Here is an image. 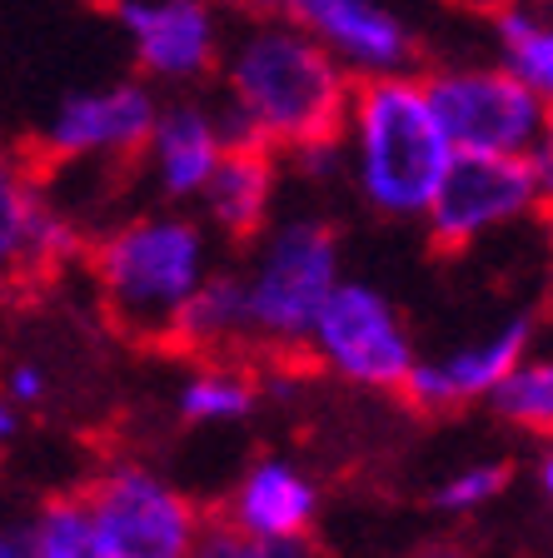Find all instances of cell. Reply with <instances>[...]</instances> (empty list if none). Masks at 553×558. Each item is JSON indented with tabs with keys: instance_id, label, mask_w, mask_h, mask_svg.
Here are the masks:
<instances>
[{
	"instance_id": "obj_1",
	"label": "cell",
	"mask_w": 553,
	"mask_h": 558,
	"mask_svg": "<svg viewBox=\"0 0 553 558\" xmlns=\"http://www.w3.org/2000/svg\"><path fill=\"white\" fill-rule=\"evenodd\" d=\"M225 105H215L230 140H254L275 155L335 140L354 95V75L329 50L275 11H254L219 56Z\"/></svg>"
},
{
	"instance_id": "obj_2",
	"label": "cell",
	"mask_w": 553,
	"mask_h": 558,
	"mask_svg": "<svg viewBox=\"0 0 553 558\" xmlns=\"http://www.w3.org/2000/svg\"><path fill=\"white\" fill-rule=\"evenodd\" d=\"M339 140L359 195L389 220H419L454 160L449 135L429 105L424 75L414 70L354 81Z\"/></svg>"
},
{
	"instance_id": "obj_3",
	"label": "cell",
	"mask_w": 553,
	"mask_h": 558,
	"mask_svg": "<svg viewBox=\"0 0 553 558\" xmlns=\"http://www.w3.org/2000/svg\"><path fill=\"white\" fill-rule=\"evenodd\" d=\"M91 279L120 335L170 349L180 310L209 279V240L190 215H135L91 244Z\"/></svg>"
},
{
	"instance_id": "obj_4",
	"label": "cell",
	"mask_w": 553,
	"mask_h": 558,
	"mask_svg": "<svg viewBox=\"0 0 553 558\" xmlns=\"http://www.w3.org/2000/svg\"><path fill=\"white\" fill-rule=\"evenodd\" d=\"M345 269L339 234L324 220H285L254 240V265L240 275L244 344L269 360H304V335Z\"/></svg>"
},
{
	"instance_id": "obj_5",
	"label": "cell",
	"mask_w": 553,
	"mask_h": 558,
	"mask_svg": "<svg viewBox=\"0 0 553 558\" xmlns=\"http://www.w3.org/2000/svg\"><path fill=\"white\" fill-rule=\"evenodd\" d=\"M304 360H314L345 384H359V389L399 395L419 364V349L404 329V314L374 284L339 279L304 335Z\"/></svg>"
},
{
	"instance_id": "obj_6",
	"label": "cell",
	"mask_w": 553,
	"mask_h": 558,
	"mask_svg": "<svg viewBox=\"0 0 553 558\" xmlns=\"http://www.w3.org/2000/svg\"><path fill=\"white\" fill-rule=\"evenodd\" d=\"M424 90L449 145L469 155H529L553 116L504 60L438 65L424 75Z\"/></svg>"
},
{
	"instance_id": "obj_7",
	"label": "cell",
	"mask_w": 553,
	"mask_h": 558,
	"mask_svg": "<svg viewBox=\"0 0 553 558\" xmlns=\"http://www.w3.org/2000/svg\"><path fill=\"white\" fill-rule=\"evenodd\" d=\"M100 558H190L205 513L165 474L116 459L81 488Z\"/></svg>"
},
{
	"instance_id": "obj_8",
	"label": "cell",
	"mask_w": 553,
	"mask_h": 558,
	"mask_svg": "<svg viewBox=\"0 0 553 558\" xmlns=\"http://www.w3.org/2000/svg\"><path fill=\"white\" fill-rule=\"evenodd\" d=\"M533 209H539V190H533L529 155L454 150L449 170H444V180H438L434 199L424 205L419 220H424L434 250L464 255L469 244H479L484 234L524 220Z\"/></svg>"
},
{
	"instance_id": "obj_9",
	"label": "cell",
	"mask_w": 553,
	"mask_h": 558,
	"mask_svg": "<svg viewBox=\"0 0 553 558\" xmlns=\"http://www.w3.org/2000/svg\"><path fill=\"white\" fill-rule=\"evenodd\" d=\"M155 90L145 81H116L100 90H75L56 105L35 140V165H135L155 125Z\"/></svg>"
},
{
	"instance_id": "obj_10",
	"label": "cell",
	"mask_w": 553,
	"mask_h": 558,
	"mask_svg": "<svg viewBox=\"0 0 553 558\" xmlns=\"http://www.w3.org/2000/svg\"><path fill=\"white\" fill-rule=\"evenodd\" d=\"M85 255V234L46 199V170L31 150L0 145V275L50 279Z\"/></svg>"
},
{
	"instance_id": "obj_11",
	"label": "cell",
	"mask_w": 553,
	"mask_h": 558,
	"mask_svg": "<svg viewBox=\"0 0 553 558\" xmlns=\"http://www.w3.org/2000/svg\"><path fill=\"white\" fill-rule=\"evenodd\" d=\"M110 11L130 35L145 81L200 85L219 70V56H225L219 0H116Z\"/></svg>"
},
{
	"instance_id": "obj_12",
	"label": "cell",
	"mask_w": 553,
	"mask_h": 558,
	"mask_svg": "<svg viewBox=\"0 0 553 558\" xmlns=\"http://www.w3.org/2000/svg\"><path fill=\"white\" fill-rule=\"evenodd\" d=\"M250 5L275 11L300 31H310L354 81L414 70L419 40L384 0H250Z\"/></svg>"
},
{
	"instance_id": "obj_13",
	"label": "cell",
	"mask_w": 553,
	"mask_h": 558,
	"mask_svg": "<svg viewBox=\"0 0 553 558\" xmlns=\"http://www.w3.org/2000/svg\"><path fill=\"white\" fill-rule=\"evenodd\" d=\"M533 344V314H514L484 339L438 354V360H419L414 374L404 379L399 395L424 414H449V409H469L479 399H494V389L514 374V364L529 354Z\"/></svg>"
},
{
	"instance_id": "obj_14",
	"label": "cell",
	"mask_w": 553,
	"mask_h": 558,
	"mask_svg": "<svg viewBox=\"0 0 553 558\" xmlns=\"http://www.w3.org/2000/svg\"><path fill=\"white\" fill-rule=\"evenodd\" d=\"M225 150H230V135H225V120H219L215 105L170 100L155 110V125L140 160H145L155 195L170 199V205H184V199L205 195Z\"/></svg>"
},
{
	"instance_id": "obj_15",
	"label": "cell",
	"mask_w": 553,
	"mask_h": 558,
	"mask_svg": "<svg viewBox=\"0 0 553 558\" xmlns=\"http://www.w3.org/2000/svg\"><path fill=\"white\" fill-rule=\"evenodd\" d=\"M219 513L254 538H310L314 519H320V488L289 459H260L244 469V478L235 484L230 504Z\"/></svg>"
},
{
	"instance_id": "obj_16",
	"label": "cell",
	"mask_w": 553,
	"mask_h": 558,
	"mask_svg": "<svg viewBox=\"0 0 553 558\" xmlns=\"http://www.w3.org/2000/svg\"><path fill=\"white\" fill-rule=\"evenodd\" d=\"M279 155L254 145V140H230V150L219 155L215 174L205 185V220L215 225L225 240L254 244L269 225L275 209V185H279Z\"/></svg>"
},
{
	"instance_id": "obj_17",
	"label": "cell",
	"mask_w": 553,
	"mask_h": 558,
	"mask_svg": "<svg viewBox=\"0 0 553 558\" xmlns=\"http://www.w3.org/2000/svg\"><path fill=\"white\" fill-rule=\"evenodd\" d=\"M170 349L190 354V360H219V354H244V294L240 275H215L190 294V304L175 319Z\"/></svg>"
},
{
	"instance_id": "obj_18",
	"label": "cell",
	"mask_w": 553,
	"mask_h": 558,
	"mask_svg": "<svg viewBox=\"0 0 553 558\" xmlns=\"http://www.w3.org/2000/svg\"><path fill=\"white\" fill-rule=\"evenodd\" d=\"M265 384L244 354H219V360H200V369L180 384V409L184 424H240L260 409Z\"/></svg>"
},
{
	"instance_id": "obj_19",
	"label": "cell",
	"mask_w": 553,
	"mask_h": 558,
	"mask_svg": "<svg viewBox=\"0 0 553 558\" xmlns=\"http://www.w3.org/2000/svg\"><path fill=\"white\" fill-rule=\"evenodd\" d=\"M494 50L533 95L553 110V21L524 0H504L494 11Z\"/></svg>"
},
{
	"instance_id": "obj_20",
	"label": "cell",
	"mask_w": 553,
	"mask_h": 558,
	"mask_svg": "<svg viewBox=\"0 0 553 558\" xmlns=\"http://www.w3.org/2000/svg\"><path fill=\"white\" fill-rule=\"evenodd\" d=\"M489 404H494L508 424H519V429L539 434V439H553V360H529V354H524V360L514 364V374L494 389Z\"/></svg>"
},
{
	"instance_id": "obj_21",
	"label": "cell",
	"mask_w": 553,
	"mask_h": 558,
	"mask_svg": "<svg viewBox=\"0 0 553 558\" xmlns=\"http://www.w3.org/2000/svg\"><path fill=\"white\" fill-rule=\"evenodd\" d=\"M31 538L35 558H100L85 494H56V499L40 504L31 519Z\"/></svg>"
},
{
	"instance_id": "obj_22",
	"label": "cell",
	"mask_w": 553,
	"mask_h": 558,
	"mask_svg": "<svg viewBox=\"0 0 553 558\" xmlns=\"http://www.w3.org/2000/svg\"><path fill=\"white\" fill-rule=\"evenodd\" d=\"M190 558H314V544L310 538H254L235 519L209 513V519H200Z\"/></svg>"
},
{
	"instance_id": "obj_23",
	"label": "cell",
	"mask_w": 553,
	"mask_h": 558,
	"mask_svg": "<svg viewBox=\"0 0 553 558\" xmlns=\"http://www.w3.org/2000/svg\"><path fill=\"white\" fill-rule=\"evenodd\" d=\"M508 478H514V469L498 464V459H489V464H469V469H459V474H449L444 484H438L434 504L444 513H479L484 504H494L498 494H504Z\"/></svg>"
},
{
	"instance_id": "obj_24",
	"label": "cell",
	"mask_w": 553,
	"mask_h": 558,
	"mask_svg": "<svg viewBox=\"0 0 553 558\" xmlns=\"http://www.w3.org/2000/svg\"><path fill=\"white\" fill-rule=\"evenodd\" d=\"M0 389H5V399H11L15 409H31V404H40V399H46L50 379H46V369H40V364H15V369H5Z\"/></svg>"
},
{
	"instance_id": "obj_25",
	"label": "cell",
	"mask_w": 553,
	"mask_h": 558,
	"mask_svg": "<svg viewBox=\"0 0 553 558\" xmlns=\"http://www.w3.org/2000/svg\"><path fill=\"white\" fill-rule=\"evenodd\" d=\"M0 558H35L31 523H0Z\"/></svg>"
},
{
	"instance_id": "obj_26",
	"label": "cell",
	"mask_w": 553,
	"mask_h": 558,
	"mask_svg": "<svg viewBox=\"0 0 553 558\" xmlns=\"http://www.w3.org/2000/svg\"><path fill=\"white\" fill-rule=\"evenodd\" d=\"M15 434H21V409H15L11 399H5V389H0V449H5Z\"/></svg>"
},
{
	"instance_id": "obj_27",
	"label": "cell",
	"mask_w": 553,
	"mask_h": 558,
	"mask_svg": "<svg viewBox=\"0 0 553 558\" xmlns=\"http://www.w3.org/2000/svg\"><path fill=\"white\" fill-rule=\"evenodd\" d=\"M539 488L553 499V439H549V449H543V459H539Z\"/></svg>"
},
{
	"instance_id": "obj_28",
	"label": "cell",
	"mask_w": 553,
	"mask_h": 558,
	"mask_svg": "<svg viewBox=\"0 0 553 558\" xmlns=\"http://www.w3.org/2000/svg\"><path fill=\"white\" fill-rule=\"evenodd\" d=\"M419 558H469V554H459V548H449V544H438V548H429V554H419Z\"/></svg>"
},
{
	"instance_id": "obj_29",
	"label": "cell",
	"mask_w": 553,
	"mask_h": 558,
	"mask_svg": "<svg viewBox=\"0 0 553 558\" xmlns=\"http://www.w3.org/2000/svg\"><path fill=\"white\" fill-rule=\"evenodd\" d=\"M91 5H116V0H91Z\"/></svg>"
},
{
	"instance_id": "obj_30",
	"label": "cell",
	"mask_w": 553,
	"mask_h": 558,
	"mask_svg": "<svg viewBox=\"0 0 553 558\" xmlns=\"http://www.w3.org/2000/svg\"><path fill=\"white\" fill-rule=\"evenodd\" d=\"M524 5H539V0H524Z\"/></svg>"
}]
</instances>
